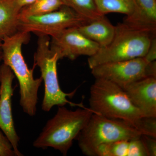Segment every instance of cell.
I'll use <instances>...</instances> for the list:
<instances>
[{
  "label": "cell",
  "instance_id": "6da1fadb",
  "mask_svg": "<svg viewBox=\"0 0 156 156\" xmlns=\"http://www.w3.org/2000/svg\"><path fill=\"white\" fill-rule=\"evenodd\" d=\"M29 33L18 31L2 39L4 64L9 66L17 78L20 87V104L25 113L34 116L37 111L38 92L43 79H35L33 69H29L23 56L22 45L28 43Z\"/></svg>",
  "mask_w": 156,
  "mask_h": 156
},
{
  "label": "cell",
  "instance_id": "7a4b0ae2",
  "mask_svg": "<svg viewBox=\"0 0 156 156\" xmlns=\"http://www.w3.org/2000/svg\"><path fill=\"white\" fill-rule=\"evenodd\" d=\"M94 113L90 108L79 107L75 111L58 106L56 114L46 123L33 146L46 149L53 148L63 156L73 145V141L87 125Z\"/></svg>",
  "mask_w": 156,
  "mask_h": 156
},
{
  "label": "cell",
  "instance_id": "3957f363",
  "mask_svg": "<svg viewBox=\"0 0 156 156\" xmlns=\"http://www.w3.org/2000/svg\"><path fill=\"white\" fill-rule=\"evenodd\" d=\"M115 27L110 44L99 48L97 53L88 58L90 69L104 63L144 57L152 40L156 37V34L132 28L123 22Z\"/></svg>",
  "mask_w": 156,
  "mask_h": 156
},
{
  "label": "cell",
  "instance_id": "277c9868",
  "mask_svg": "<svg viewBox=\"0 0 156 156\" xmlns=\"http://www.w3.org/2000/svg\"><path fill=\"white\" fill-rule=\"evenodd\" d=\"M89 103V108L94 113L124 120L137 129L140 120L144 117L122 88L104 79H95L90 88Z\"/></svg>",
  "mask_w": 156,
  "mask_h": 156
},
{
  "label": "cell",
  "instance_id": "5b68a950",
  "mask_svg": "<svg viewBox=\"0 0 156 156\" xmlns=\"http://www.w3.org/2000/svg\"><path fill=\"white\" fill-rule=\"evenodd\" d=\"M143 135L131 123L93 113L76 139L82 152L91 156L98 146L121 140H131Z\"/></svg>",
  "mask_w": 156,
  "mask_h": 156
},
{
  "label": "cell",
  "instance_id": "8992f818",
  "mask_svg": "<svg viewBox=\"0 0 156 156\" xmlns=\"http://www.w3.org/2000/svg\"><path fill=\"white\" fill-rule=\"evenodd\" d=\"M37 48L34 55L33 68H40L41 78L44 83V95L42 103V109L49 112L54 106H62L69 104L71 106L84 107L83 104L70 101L67 98L72 97L76 90L71 93L62 91L58 83L57 63L59 59L58 54L50 47V37L39 35Z\"/></svg>",
  "mask_w": 156,
  "mask_h": 156
},
{
  "label": "cell",
  "instance_id": "52a82bcc",
  "mask_svg": "<svg viewBox=\"0 0 156 156\" xmlns=\"http://www.w3.org/2000/svg\"><path fill=\"white\" fill-rule=\"evenodd\" d=\"M91 69L95 79L110 81L122 89L143 78L156 77V61L149 62L144 57L104 63Z\"/></svg>",
  "mask_w": 156,
  "mask_h": 156
},
{
  "label": "cell",
  "instance_id": "ba28073f",
  "mask_svg": "<svg viewBox=\"0 0 156 156\" xmlns=\"http://www.w3.org/2000/svg\"><path fill=\"white\" fill-rule=\"evenodd\" d=\"M89 22L73 9L63 5L47 14L20 18L18 30L38 36L51 37L64 30L79 27Z\"/></svg>",
  "mask_w": 156,
  "mask_h": 156
},
{
  "label": "cell",
  "instance_id": "9c48e42d",
  "mask_svg": "<svg viewBox=\"0 0 156 156\" xmlns=\"http://www.w3.org/2000/svg\"><path fill=\"white\" fill-rule=\"evenodd\" d=\"M15 78L11 69L3 63L0 66V129L9 139L16 156H23L20 152L19 136L15 130L12 109L14 93L13 80Z\"/></svg>",
  "mask_w": 156,
  "mask_h": 156
},
{
  "label": "cell",
  "instance_id": "30bf717a",
  "mask_svg": "<svg viewBox=\"0 0 156 156\" xmlns=\"http://www.w3.org/2000/svg\"><path fill=\"white\" fill-rule=\"evenodd\" d=\"M50 48L63 58L74 60L79 56L90 57L97 53L100 46L78 30L77 27L64 30L51 36Z\"/></svg>",
  "mask_w": 156,
  "mask_h": 156
},
{
  "label": "cell",
  "instance_id": "8fae6325",
  "mask_svg": "<svg viewBox=\"0 0 156 156\" xmlns=\"http://www.w3.org/2000/svg\"><path fill=\"white\" fill-rule=\"evenodd\" d=\"M123 89L144 117H156V77L143 78Z\"/></svg>",
  "mask_w": 156,
  "mask_h": 156
},
{
  "label": "cell",
  "instance_id": "7c38bea8",
  "mask_svg": "<svg viewBox=\"0 0 156 156\" xmlns=\"http://www.w3.org/2000/svg\"><path fill=\"white\" fill-rule=\"evenodd\" d=\"M134 10L124 23L132 28L156 34V0H132Z\"/></svg>",
  "mask_w": 156,
  "mask_h": 156
},
{
  "label": "cell",
  "instance_id": "4fadbf2b",
  "mask_svg": "<svg viewBox=\"0 0 156 156\" xmlns=\"http://www.w3.org/2000/svg\"><path fill=\"white\" fill-rule=\"evenodd\" d=\"M77 28L84 36L101 48L106 47L112 41L116 27L103 16Z\"/></svg>",
  "mask_w": 156,
  "mask_h": 156
},
{
  "label": "cell",
  "instance_id": "5bb4252c",
  "mask_svg": "<svg viewBox=\"0 0 156 156\" xmlns=\"http://www.w3.org/2000/svg\"><path fill=\"white\" fill-rule=\"evenodd\" d=\"M20 10L16 0H0V39L2 40L18 31Z\"/></svg>",
  "mask_w": 156,
  "mask_h": 156
},
{
  "label": "cell",
  "instance_id": "9a60e30c",
  "mask_svg": "<svg viewBox=\"0 0 156 156\" xmlns=\"http://www.w3.org/2000/svg\"><path fill=\"white\" fill-rule=\"evenodd\" d=\"M98 12L105 16L111 13L125 14L130 16L134 10L132 0H94Z\"/></svg>",
  "mask_w": 156,
  "mask_h": 156
},
{
  "label": "cell",
  "instance_id": "2e32d148",
  "mask_svg": "<svg viewBox=\"0 0 156 156\" xmlns=\"http://www.w3.org/2000/svg\"><path fill=\"white\" fill-rule=\"evenodd\" d=\"M63 5L62 0H37L20 10L19 18L47 14Z\"/></svg>",
  "mask_w": 156,
  "mask_h": 156
},
{
  "label": "cell",
  "instance_id": "e0dca14e",
  "mask_svg": "<svg viewBox=\"0 0 156 156\" xmlns=\"http://www.w3.org/2000/svg\"><path fill=\"white\" fill-rule=\"evenodd\" d=\"M76 13L90 22L102 17L98 11L94 0H62Z\"/></svg>",
  "mask_w": 156,
  "mask_h": 156
},
{
  "label": "cell",
  "instance_id": "ac0fdd59",
  "mask_svg": "<svg viewBox=\"0 0 156 156\" xmlns=\"http://www.w3.org/2000/svg\"><path fill=\"white\" fill-rule=\"evenodd\" d=\"M130 142L121 140L101 144L93 151L91 156H129Z\"/></svg>",
  "mask_w": 156,
  "mask_h": 156
},
{
  "label": "cell",
  "instance_id": "d6986e66",
  "mask_svg": "<svg viewBox=\"0 0 156 156\" xmlns=\"http://www.w3.org/2000/svg\"><path fill=\"white\" fill-rule=\"evenodd\" d=\"M137 129L144 135L156 137V117H143Z\"/></svg>",
  "mask_w": 156,
  "mask_h": 156
},
{
  "label": "cell",
  "instance_id": "ffe728a7",
  "mask_svg": "<svg viewBox=\"0 0 156 156\" xmlns=\"http://www.w3.org/2000/svg\"><path fill=\"white\" fill-rule=\"evenodd\" d=\"M0 156H16L12 144L1 129Z\"/></svg>",
  "mask_w": 156,
  "mask_h": 156
},
{
  "label": "cell",
  "instance_id": "44dd1931",
  "mask_svg": "<svg viewBox=\"0 0 156 156\" xmlns=\"http://www.w3.org/2000/svg\"><path fill=\"white\" fill-rule=\"evenodd\" d=\"M149 156H156V137L143 135L140 136Z\"/></svg>",
  "mask_w": 156,
  "mask_h": 156
},
{
  "label": "cell",
  "instance_id": "7402d4cb",
  "mask_svg": "<svg viewBox=\"0 0 156 156\" xmlns=\"http://www.w3.org/2000/svg\"><path fill=\"white\" fill-rule=\"evenodd\" d=\"M149 62L156 61V38L154 37L152 40L147 53L144 56Z\"/></svg>",
  "mask_w": 156,
  "mask_h": 156
},
{
  "label": "cell",
  "instance_id": "603a6c76",
  "mask_svg": "<svg viewBox=\"0 0 156 156\" xmlns=\"http://www.w3.org/2000/svg\"><path fill=\"white\" fill-rule=\"evenodd\" d=\"M36 1L37 0H16V2L18 6L21 9L23 7L29 5Z\"/></svg>",
  "mask_w": 156,
  "mask_h": 156
},
{
  "label": "cell",
  "instance_id": "cb8c5ba5",
  "mask_svg": "<svg viewBox=\"0 0 156 156\" xmlns=\"http://www.w3.org/2000/svg\"><path fill=\"white\" fill-rule=\"evenodd\" d=\"M2 44V40L0 39V62L2 60L3 58V52Z\"/></svg>",
  "mask_w": 156,
  "mask_h": 156
}]
</instances>
